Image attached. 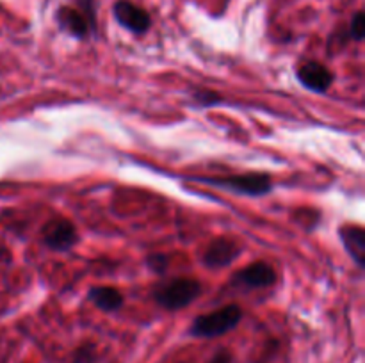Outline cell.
I'll use <instances>...</instances> for the list:
<instances>
[{
	"instance_id": "1",
	"label": "cell",
	"mask_w": 365,
	"mask_h": 363,
	"mask_svg": "<svg viewBox=\"0 0 365 363\" xmlns=\"http://www.w3.org/2000/svg\"><path fill=\"white\" fill-rule=\"evenodd\" d=\"M202 294V285L198 280L191 278H173V280L157 283L152 290V298L160 308L177 312L185 308Z\"/></svg>"
},
{
	"instance_id": "2",
	"label": "cell",
	"mask_w": 365,
	"mask_h": 363,
	"mask_svg": "<svg viewBox=\"0 0 365 363\" xmlns=\"http://www.w3.org/2000/svg\"><path fill=\"white\" fill-rule=\"evenodd\" d=\"M242 320V310L237 305H227L216 312L203 313L192 320L189 335L195 338H216L235 330Z\"/></svg>"
},
{
	"instance_id": "3",
	"label": "cell",
	"mask_w": 365,
	"mask_h": 363,
	"mask_svg": "<svg viewBox=\"0 0 365 363\" xmlns=\"http://www.w3.org/2000/svg\"><path fill=\"white\" fill-rule=\"evenodd\" d=\"M196 182L227 189V191L235 192V194L255 196V198L266 196L273 191V182H271L269 174L266 173H245L227 178H196Z\"/></svg>"
},
{
	"instance_id": "4",
	"label": "cell",
	"mask_w": 365,
	"mask_h": 363,
	"mask_svg": "<svg viewBox=\"0 0 365 363\" xmlns=\"http://www.w3.org/2000/svg\"><path fill=\"white\" fill-rule=\"evenodd\" d=\"M43 244L56 253H66L78 244V231L73 223L63 217L48 221L41 231Z\"/></svg>"
},
{
	"instance_id": "5",
	"label": "cell",
	"mask_w": 365,
	"mask_h": 363,
	"mask_svg": "<svg viewBox=\"0 0 365 363\" xmlns=\"http://www.w3.org/2000/svg\"><path fill=\"white\" fill-rule=\"evenodd\" d=\"M241 256V246L230 237H217L207 246L202 262L207 269H221L228 267Z\"/></svg>"
},
{
	"instance_id": "6",
	"label": "cell",
	"mask_w": 365,
	"mask_h": 363,
	"mask_svg": "<svg viewBox=\"0 0 365 363\" xmlns=\"http://www.w3.org/2000/svg\"><path fill=\"white\" fill-rule=\"evenodd\" d=\"M113 14L121 27L134 34H146L152 27L150 14L130 0H118L113 7Z\"/></svg>"
},
{
	"instance_id": "7",
	"label": "cell",
	"mask_w": 365,
	"mask_h": 363,
	"mask_svg": "<svg viewBox=\"0 0 365 363\" xmlns=\"http://www.w3.org/2000/svg\"><path fill=\"white\" fill-rule=\"evenodd\" d=\"M278 274L269 263L255 262L245 269L237 270L232 278V283L237 287H245L248 290H257V288H266L277 283Z\"/></svg>"
},
{
	"instance_id": "8",
	"label": "cell",
	"mask_w": 365,
	"mask_h": 363,
	"mask_svg": "<svg viewBox=\"0 0 365 363\" xmlns=\"http://www.w3.org/2000/svg\"><path fill=\"white\" fill-rule=\"evenodd\" d=\"M298 77L299 84L303 85L309 91L317 93V95H323L334 84V73L328 70L324 64L317 63V60H309V63L302 64L298 68Z\"/></svg>"
},
{
	"instance_id": "9",
	"label": "cell",
	"mask_w": 365,
	"mask_h": 363,
	"mask_svg": "<svg viewBox=\"0 0 365 363\" xmlns=\"http://www.w3.org/2000/svg\"><path fill=\"white\" fill-rule=\"evenodd\" d=\"M56 21L64 32H68V34L77 39H86L95 28L81 9H75V7L70 6H63L57 9Z\"/></svg>"
},
{
	"instance_id": "10",
	"label": "cell",
	"mask_w": 365,
	"mask_h": 363,
	"mask_svg": "<svg viewBox=\"0 0 365 363\" xmlns=\"http://www.w3.org/2000/svg\"><path fill=\"white\" fill-rule=\"evenodd\" d=\"M341 235L342 246L346 248V251L349 253L353 260H355L356 265L360 269L365 267V230L362 226H355V224H348V226H342L339 230Z\"/></svg>"
},
{
	"instance_id": "11",
	"label": "cell",
	"mask_w": 365,
	"mask_h": 363,
	"mask_svg": "<svg viewBox=\"0 0 365 363\" xmlns=\"http://www.w3.org/2000/svg\"><path fill=\"white\" fill-rule=\"evenodd\" d=\"M88 299L102 312H116L123 306V295L114 287H93L89 288Z\"/></svg>"
},
{
	"instance_id": "12",
	"label": "cell",
	"mask_w": 365,
	"mask_h": 363,
	"mask_svg": "<svg viewBox=\"0 0 365 363\" xmlns=\"http://www.w3.org/2000/svg\"><path fill=\"white\" fill-rule=\"evenodd\" d=\"M192 102H195L196 107H200V109H207V107H216V105H221L223 103V98H221V95H217V93L210 91V89H196L195 93H192Z\"/></svg>"
},
{
	"instance_id": "13",
	"label": "cell",
	"mask_w": 365,
	"mask_h": 363,
	"mask_svg": "<svg viewBox=\"0 0 365 363\" xmlns=\"http://www.w3.org/2000/svg\"><path fill=\"white\" fill-rule=\"evenodd\" d=\"M146 265H148V269L152 270V273L163 276V274H166L168 265H170V258H168L164 253H152V255H148V258H146Z\"/></svg>"
},
{
	"instance_id": "14",
	"label": "cell",
	"mask_w": 365,
	"mask_h": 363,
	"mask_svg": "<svg viewBox=\"0 0 365 363\" xmlns=\"http://www.w3.org/2000/svg\"><path fill=\"white\" fill-rule=\"evenodd\" d=\"M365 34V14L362 11L355 13V16L351 18V23H349V38H353L355 41H362Z\"/></svg>"
},
{
	"instance_id": "15",
	"label": "cell",
	"mask_w": 365,
	"mask_h": 363,
	"mask_svg": "<svg viewBox=\"0 0 365 363\" xmlns=\"http://www.w3.org/2000/svg\"><path fill=\"white\" fill-rule=\"evenodd\" d=\"M95 362V354H93L91 345L81 347L75 352V363H93Z\"/></svg>"
},
{
	"instance_id": "16",
	"label": "cell",
	"mask_w": 365,
	"mask_h": 363,
	"mask_svg": "<svg viewBox=\"0 0 365 363\" xmlns=\"http://www.w3.org/2000/svg\"><path fill=\"white\" fill-rule=\"evenodd\" d=\"M234 362V356L230 354V351L223 349V351H217L212 358L209 359V363H232Z\"/></svg>"
}]
</instances>
